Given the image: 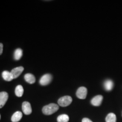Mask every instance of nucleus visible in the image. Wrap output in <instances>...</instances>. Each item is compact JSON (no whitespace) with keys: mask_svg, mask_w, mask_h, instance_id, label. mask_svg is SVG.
Instances as JSON below:
<instances>
[{"mask_svg":"<svg viewBox=\"0 0 122 122\" xmlns=\"http://www.w3.org/2000/svg\"><path fill=\"white\" fill-rule=\"evenodd\" d=\"M3 48H4V45L2 43L0 42V56L3 53Z\"/></svg>","mask_w":122,"mask_h":122,"instance_id":"nucleus-17","label":"nucleus"},{"mask_svg":"<svg viewBox=\"0 0 122 122\" xmlns=\"http://www.w3.org/2000/svg\"><path fill=\"white\" fill-rule=\"evenodd\" d=\"M69 117L66 114H62L59 115L57 118L58 122H68L69 121Z\"/></svg>","mask_w":122,"mask_h":122,"instance_id":"nucleus-14","label":"nucleus"},{"mask_svg":"<svg viewBox=\"0 0 122 122\" xmlns=\"http://www.w3.org/2000/svg\"><path fill=\"white\" fill-rule=\"evenodd\" d=\"M23 50L22 49L18 48L15 50L14 53V59L15 61H19L22 57Z\"/></svg>","mask_w":122,"mask_h":122,"instance_id":"nucleus-12","label":"nucleus"},{"mask_svg":"<svg viewBox=\"0 0 122 122\" xmlns=\"http://www.w3.org/2000/svg\"><path fill=\"white\" fill-rule=\"evenodd\" d=\"M82 122H92L91 120L89 119L85 118H83V119H82Z\"/></svg>","mask_w":122,"mask_h":122,"instance_id":"nucleus-18","label":"nucleus"},{"mask_svg":"<svg viewBox=\"0 0 122 122\" xmlns=\"http://www.w3.org/2000/svg\"><path fill=\"white\" fill-rule=\"evenodd\" d=\"M59 106L56 103H50L42 107V111L44 115H50L58 110Z\"/></svg>","mask_w":122,"mask_h":122,"instance_id":"nucleus-1","label":"nucleus"},{"mask_svg":"<svg viewBox=\"0 0 122 122\" xmlns=\"http://www.w3.org/2000/svg\"><path fill=\"white\" fill-rule=\"evenodd\" d=\"M103 100V96L101 95L96 96L91 100L92 105L94 106H99L101 104Z\"/></svg>","mask_w":122,"mask_h":122,"instance_id":"nucleus-8","label":"nucleus"},{"mask_svg":"<svg viewBox=\"0 0 122 122\" xmlns=\"http://www.w3.org/2000/svg\"><path fill=\"white\" fill-rule=\"evenodd\" d=\"M9 98V94L6 92H0V109L2 108L6 104Z\"/></svg>","mask_w":122,"mask_h":122,"instance_id":"nucleus-6","label":"nucleus"},{"mask_svg":"<svg viewBox=\"0 0 122 122\" xmlns=\"http://www.w3.org/2000/svg\"><path fill=\"white\" fill-rule=\"evenodd\" d=\"M2 76L4 80L6 81H10L14 79L11 72H9L6 70L3 71L2 73Z\"/></svg>","mask_w":122,"mask_h":122,"instance_id":"nucleus-9","label":"nucleus"},{"mask_svg":"<svg viewBox=\"0 0 122 122\" xmlns=\"http://www.w3.org/2000/svg\"><path fill=\"white\" fill-rule=\"evenodd\" d=\"M24 89L21 85H18L15 89V94L18 97H21L23 95Z\"/></svg>","mask_w":122,"mask_h":122,"instance_id":"nucleus-13","label":"nucleus"},{"mask_svg":"<svg viewBox=\"0 0 122 122\" xmlns=\"http://www.w3.org/2000/svg\"><path fill=\"white\" fill-rule=\"evenodd\" d=\"M23 70L24 67L22 66H19L18 67H15L14 68H13V69L11 71V73L12 75L13 76L14 79L19 77L20 75H21V74L23 72Z\"/></svg>","mask_w":122,"mask_h":122,"instance_id":"nucleus-7","label":"nucleus"},{"mask_svg":"<svg viewBox=\"0 0 122 122\" xmlns=\"http://www.w3.org/2000/svg\"><path fill=\"white\" fill-rule=\"evenodd\" d=\"M72 97L69 96H66L63 97H61L58 100V103L60 106L62 107H66L69 106V105L72 103Z\"/></svg>","mask_w":122,"mask_h":122,"instance_id":"nucleus-2","label":"nucleus"},{"mask_svg":"<svg viewBox=\"0 0 122 122\" xmlns=\"http://www.w3.org/2000/svg\"><path fill=\"white\" fill-rule=\"evenodd\" d=\"M117 118L114 113H110L107 115L106 118V122H116Z\"/></svg>","mask_w":122,"mask_h":122,"instance_id":"nucleus-16","label":"nucleus"},{"mask_svg":"<svg viewBox=\"0 0 122 122\" xmlns=\"http://www.w3.org/2000/svg\"><path fill=\"white\" fill-rule=\"evenodd\" d=\"M104 87L106 91H111L113 87V82L110 80H107L104 83Z\"/></svg>","mask_w":122,"mask_h":122,"instance_id":"nucleus-15","label":"nucleus"},{"mask_svg":"<svg viewBox=\"0 0 122 122\" xmlns=\"http://www.w3.org/2000/svg\"><path fill=\"white\" fill-rule=\"evenodd\" d=\"M53 77L51 74H46L44 75L43 76L41 77L40 79L39 83L42 86H45V85H48L51 83L52 81Z\"/></svg>","mask_w":122,"mask_h":122,"instance_id":"nucleus-3","label":"nucleus"},{"mask_svg":"<svg viewBox=\"0 0 122 122\" xmlns=\"http://www.w3.org/2000/svg\"><path fill=\"white\" fill-rule=\"evenodd\" d=\"M24 80L30 84H33L36 81V78L35 76L32 74H27L24 75Z\"/></svg>","mask_w":122,"mask_h":122,"instance_id":"nucleus-11","label":"nucleus"},{"mask_svg":"<svg viewBox=\"0 0 122 122\" xmlns=\"http://www.w3.org/2000/svg\"><path fill=\"white\" fill-rule=\"evenodd\" d=\"M22 110L25 115H28L32 113V107L30 103L27 101H24L22 103Z\"/></svg>","mask_w":122,"mask_h":122,"instance_id":"nucleus-5","label":"nucleus"},{"mask_svg":"<svg viewBox=\"0 0 122 122\" xmlns=\"http://www.w3.org/2000/svg\"><path fill=\"white\" fill-rule=\"evenodd\" d=\"M22 112L20 111H16L14 114L12 115L11 120L12 122H18L22 118Z\"/></svg>","mask_w":122,"mask_h":122,"instance_id":"nucleus-10","label":"nucleus"},{"mask_svg":"<svg viewBox=\"0 0 122 122\" xmlns=\"http://www.w3.org/2000/svg\"><path fill=\"white\" fill-rule=\"evenodd\" d=\"M76 96L79 99H85L87 95V89L84 86H81L78 88L76 93Z\"/></svg>","mask_w":122,"mask_h":122,"instance_id":"nucleus-4","label":"nucleus"},{"mask_svg":"<svg viewBox=\"0 0 122 122\" xmlns=\"http://www.w3.org/2000/svg\"><path fill=\"white\" fill-rule=\"evenodd\" d=\"M0 119H1V114H0Z\"/></svg>","mask_w":122,"mask_h":122,"instance_id":"nucleus-19","label":"nucleus"}]
</instances>
